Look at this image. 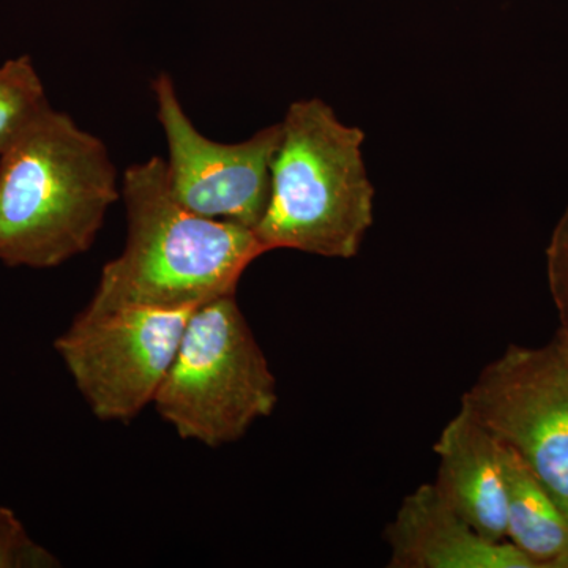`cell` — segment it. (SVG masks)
Masks as SVG:
<instances>
[{
    "label": "cell",
    "instance_id": "6da1fadb",
    "mask_svg": "<svg viewBox=\"0 0 568 568\" xmlns=\"http://www.w3.org/2000/svg\"><path fill=\"white\" fill-rule=\"evenodd\" d=\"M121 197L125 246L104 265L85 315L126 306L197 308L235 294L246 267L267 253L252 227L183 207L162 156L132 164Z\"/></svg>",
    "mask_w": 568,
    "mask_h": 568
},
{
    "label": "cell",
    "instance_id": "7a4b0ae2",
    "mask_svg": "<svg viewBox=\"0 0 568 568\" xmlns=\"http://www.w3.org/2000/svg\"><path fill=\"white\" fill-rule=\"evenodd\" d=\"M119 197L104 142L50 108L0 156V263L52 268L80 256Z\"/></svg>",
    "mask_w": 568,
    "mask_h": 568
},
{
    "label": "cell",
    "instance_id": "3957f363",
    "mask_svg": "<svg viewBox=\"0 0 568 568\" xmlns=\"http://www.w3.org/2000/svg\"><path fill=\"white\" fill-rule=\"evenodd\" d=\"M280 123L267 207L254 233L267 253L353 260L375 222L364 130L321 99L291 103Z\"/></svg>",
    "mask_w": 568,
    "mask_h": 568
},
{
    "label": "cell",
    "instance_id": "277c9868",
    "mask_svg": "<svg viewBox=\"0 0 568 568\" xmlns=\"http://www.w3.org/2000/svg\"><path fill=\"white\" fill-rule=\"evenodd\" d=\"M278 403L276 379L235 294L193 310L153 399L179 437L219 448L237 443Z\"/></svg>",
    "mask_w": 568,
    "mask_h": 568
},
{
    "label": "cell",
    "instance_id": "5b68a950",
    "mask_svg": "<svg viewBox=\"0 0 568 568\" xmlns=\"http://www.w3.org/2000/svg\"><path fill=\"white\" fill-rule=\"evenodd\" d=\"M193 310L126 306L74 317L54 349L93 416L129 424L153 405Z\"/></svg>",
    "mask_w": 568,
    "mask_h": 568
},
{
    "label": "cell",
    "instance_id": "8992f818",
    "mask_svg": "<svg viewBox=\"0 0 568 568\" xmlns=\"http://www.w3.org/2000/svg\"><path fill=\"white\" fill-rule=\"evenodd\" d=\"M459 409L511 448L568 517V365L555 342L508 346Z\"/></svg>",
    "mask_w": 568,
    "mask_h": 568
},
{
    "label": "cell",
    "instance_id": "52a82bcc",
    "mask_svg": "<svg viewBox=\"0 0 568 568\" xmlns=\"http://www.w3.org/2000/svg\"><path fill=\"white\" fill-rule=\"evenodd\" d=\"M152 91L166 136L168 179L175 200L197 215L254 230L267 207L282 123L234 144L212 141L186 115L170 74L160 73Z\"/></svg>",
    "mask_w": 568,
    "mask_h": 568
},
{
    "label": "cell",
    "instance_id": "ba28073f",
    "mask_svg": "<svg viewBox=\"0 0 568 568\" xmlns=\"http://www.w3.org/2000/svg\"><path fill=\"white\" fill-rule=\"evenodd\" d=\"M392 568H536L508 540H489L447 506L435 485L402 500L386 529Z\"/></svg>",
    "mask_w": 568,
    "mask_h": 568
},
{
    "label": "cell",
    "instance_id": "9c48e42d",
    "mask_svg": "<svg viewBox=\"0 0 568 568\" xmlns=\"http://www.w3.org/2000/svg\"><path fill=\"white\" fill-rule=\"evenodd\" d=\"M436 491L467 525L489 540H506V487L499 444L459 409L433 446Z\"/></svg>",
    "mask_w": 568,
    "mask_h": 568
},
{
    "label": "cell",
    "instance_id": "30bf717a",
    "mask_svg": "<svg viewBox=\"0 0 568 568\" xmlns=\"http://www.w3.org/2000/svg\"><path fill=\"white\" fill-rule=\"evenodd\" d=\"M499 457L506 487V540L536 568H568L567 515L511 448L499 444Z\"/></svg>",
    "mask_w": 568,
    "mask_h": 568
},
{
    "label": "cell",
    "instance_id": "8fae6325",
    "mask_svg": "<svg viewBox=\"0 0 568 568\" xmlns=\"http://www.w3.org/2000/svg\"><path fill=\"white\" fill-rule=\"evenodd\" d=\"M43 81L31 55L0 63V156L50 110Z\"/></svg>",
    "mask_w": 568,
    "mask_h": 568
},
{
    "label": "cell",
    "instance_id": "7c38bea8",
    "mask_svg": "<svg viewBox=\"0 0 568 568\" xmlns=\"http://www.w3.org/2000/svg\"><path fill=\"white\" fill-rule=\"evenodd\" d=\"M59 559L37 544L11 508L0 507V568H54Z\"/></svg>",
    "mask_w": 568,
    "mask_h": 568
},
{
    "label": "cell",
    "instance_id": "4fadbf2b",
    "mask_svg": "<svg viewBox=\"0 0 568 568\" xmlns=\"http://www.w3.org/2000/svg\"><path fill=\"white\" fill-rule=\"evenodd\" d=\"M549 293L558 310L560 328L568 331V207L552 230L547 248Z\"/></svg>",
    "mask_w": 568,
    "mask_h": 568
},
{
    "label": "cell",
    "instance_id": "5bb4252c",
    "mask_svg": "<svg viewBox=\"0 0 568 568\" xmlns=\"http://www.w3.org/2000/svg\"><path fill=\"white\" fill-rule=\"evenodd\" d=\"M552 342L558 346L564 361H566V364L568 365V331H566V328H559L558 334H556Z\"/></svg>",
    "mask_w": 568,
    "mask_h": 568
}]
</instances>
